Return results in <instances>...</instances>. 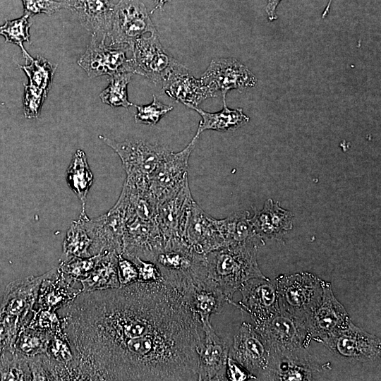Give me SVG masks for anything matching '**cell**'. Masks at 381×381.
<instances>
[{"mask_svg": "<svg viewBox=\"0 0 381 381\" xmlns=\"http://www.w3.org/2000/svg\"><path fill=\"white\" fill-rule=\"evenodd\" d=\"M133 52L135 73L155 83L163 84L172 75L188 71L164 49L157 32L138 38L135 42Z\"/></svg>", "mask_w": 381, "mask_h": 381, "instance_id": "obj_6", "label": "cell"}, {"mask_svg": "<svg viewBox=\"0 0 381 381\" xmlns=\"http://www.w3.org/2000/svg\"><path fill=\"white\" fill-rule=\"evenodd\" d=\"M223 109L217 112H207L198 107L188 106L187 107L196 111L202 117L195 135H200L206 130H213L219 132L234 131L246 124L250 118L246 115L243 109H229L226 100H223Z\"/></svg>", "mask_w": 381, "mask_h": 381, "instance_id": "obj_28", "label": "cell"}, {"mask_svg": "<svg viewBox=\"0 0 381 381\" xmlns=\"http://www.w3.org/2000/svg\"><path fill=\"white\" fill-rule=\"evenodd\" d=\"M238 291L241 300H233L229 303L247 313L254 325L264 322L279 310L274 280L265 276L252 278L244 282Z\"/></svg>", "mask_w": 381, "mask_h": 381, "instance_id": "obj_15", "label": "cell"}, {"mask_svg": "<svg viewBox=\"0 0 381 381\" xmlns=\"http://www.w3.org/2000/svg\"><path fill=\"white\" fill-rule=\"evenodd\" d=\"M68 8L92 35L107 37L109 31L115 5L111 0H66Z\"/></svg>", "mask_w": 381, "mask_h": 381, "instance_id": "obj_25", "label": "cell"}, {"mask_svg": "<svg viewBox=\"0 0 381 381\" xmlns=\"http://www.w3.org/2000/svg\"><path fill=\"white\" fill-rule=\"evenodd\" d=\"M318 342L338 356L351 361H375L381 354L380 339L355 325L352 321L344 329Z\"/></svg>", "mask_w": 381, "mask_h": 381, "instance_id": "obj_9", "label": "cell"}, {"mask_svg": "<svg viewBox=\"0 0 381 381\" xmlns=\"http://www.w3.org/2000/svg\"><path fill=\"white\" fill-rule=\"evenodd\" d=\"M222 224L227 246L241 243L257 236L250 221L249 212L246 210L235 212L223 219Z\"/></svg>", "mask_w": 381, "mask_h": 381, "instance_id": "obj_31", "label": "cell"}, {"mask_svg": "<svg viewBox=\"0 0 381 381\" xmlns=\"http://www.w3.org/2000/svg\"><path fill=\"white\" fill-rule=\"evenodd\" d=\"M169 0H154L155 1V6L151 11V13H152L155 11L159 8H162L165 3H167Z\"/></svg>", "mask_w": 381, "mask_h": 381, "instance_id": "obj_48", "label": "cell"}, {"mask_svg": "<svg viewBox=\"0 0 381 381\" xmlns=\"http://www.w3.org/2000/svg\"><path fill=\"white\" fill-rule=\"evenodd\" d=\"M321 284L322 301L306 320L312 340L318 342L344 329L351 321L343 305L335 297L331 283L321 279Z\"/></svg>", "mask_w": 381, "mask_h": 381, "instance_id": "obj_21", "label": "cell"}, {"mask_svg": "<svg viewBox=\"0 0 381 381\" xmlns=\"http://www.w3.org/2000/svg\"><path fill=\"white\" fill-rule=\"evenodd\" d=\"M254 327L270 350L307 349L312 341L306 321L281 309L270 319Z\"/></svg>", "mask_w": 381, "mask_h": 381, "instance_id": "obj_12", "label": "cell"}, {"mask_svg": "<svg viewBox=\"0 0 381 381\" xmlns=\"http://www.w3.org/2000/svg\"><path fill=\"white\" fill-rule=\"evenodd\" d=\"M29 18L28 15L24 14L19 18L7 20L4 25H0V35L5 37V42L15 44L20 48L26 64L33 59L23 46L24 42H30L29 30L31 23Z\"/></svg>", "mask_w": 381, "mask_h": 381, "instance_id": "obj_36", "label": "cell"}, {"mask_svg": "<svg viewBox=\"0 0 381 381\" xmlns=\"http://www.w3.org/2000/svg\"><path fill=\"white\" fill-rule=\"evenodd\" d=\"M194 201L188 178L177 188L158 202L156 220L164 243L183 240L184 225Z\"/></svg>", "mask_w": 381, "mask_h": 381, "instance_id": "obj_16", "label": "cell"}, {"mask_svg": "<svg viewBox=\"0 0 381 381\" xmlns=\"http://www.w3.org/2000/svg\"><path fill=\"white\" fill-rule=\"evenodd\" d=\"M24 327L52 335L64 329L62 318L56 311L34 308L32 318Z\"/></svg>", "mask_w": 381, "mask_h": 381, "instance_id": "obj_38", "label": "cell"}, {"mask_svg": "<svg viewBox=\"0 0 381 381\" xmlns=\"http://www.w3.org/2000/svg\"><path fill=\"white\" fill-rule=\"evenodd\" d=\"M318 371L317 364L306 348L272 349L264 380H313Z\"/></svg>", "mask_w": 381, "mask_h": 381, "instance_id": "obj_19", "label": "cell"}, {"mask_svg": "<svg viewBox=\"0 0 381 381\" xmlns=\"http://www.w3.org/2000/svg\"><path fill=\"white\" fill-rule=\"evenodd\" d=\"M279 309L306 321L320 305L321 279L308 272L280 274L274 279Z\"/></svg>", "mask_w": 381, "mask_h": 381, "instance_id": "obj_5", "label": "cell"}, {"mask_svg": "<svg viewBox=\"0 0 381 381\" xmlns=\"http://www.w3.org/2000/svg\"><path fill=\"white\" fill-rule=\"evenodd\" d=\"M100 258V254L89 258L74 257L60 261L59 267L66 274L78 282L86 277L93 270Z\"/></svg>", "mask_w": 381, "mask_h": 381, "instance_id": "obj_40", "label": "cell"}, {"mask_svg": "<svg viewBox=\"0 0 381 381\" xmlns=\"http://www.w3.org/2000/svg\"><path fill=\"white\" fill-rule=\"evenodd\" d=\"M106 37L92 35L90 42L84 54L78 61V64L84 69L89 78L121 73H135L132 59L126 57L130 50L127 45H107Z\"/></svg>", "mask_w": 381, "mask_h": 381, "instance_id": "obj_8", "label": "cell"}, {"mask_svg": "<svg viewBox=\"0 0 381 381\" xmlns=\"http://www.w3.org/2000/svg\"><path fill=\"white\" fill-rule=\"evenodd\" d=\"M0 380H32L27 358L15 350L3 351L0 354Z\"/></svg>", "mask_w": 381, "mask_h": 381, "instance_id": "obj_32", "label": "cell"}, {"mask_svg": "<svg viewBox=\"0 0 381 381\" xmlns=\"http://www.w3.org/2000/svg\"><path fill=\"white\" fill-rule=\"evenodd\" d=\"M131 260L135 265L138 272V282L164 283V279L157 265L148 260H144L138 257H134Z\"/></svg>", "mask_w": 381, "mask_h": 381, "instance_id": "obj_44", "label": "cell"}, {"mask_svg": "<svg viewBox=\"0 0 381 381\" xmlns=\"http://www.w3.org/2000/svg\"><path fill=\"white\" fill-rule=\"evenodd\" d=\"M62 310L75 375L93 358L130 339L201 325L182 296L164 283L138 282L82 292Z\"/></svg>", "mask_w": 381, "mask_h": 381, "instance_id": "obj_1", "label": "cell"}, {"mask_svg": "<svg viewBox=\"0 0 381 381\" xmlns=\"http://www.w3.org/2000/svg\"><path fill=\"white\" fill-rule=\"evenodd\" d=\"M92 241L89 236L83 222L80 218L73 221L70 225L63 243L60 261L74 257L89 258L92 255Z\"/></svg>", "mask_w": 381, "mask_h": 381, "instance_id": "obj_30", "label": "cell"}, {"mask_svg": "<svg viewBox=\"0 0 381 381\" xmlns=\"http://www.w3.org/2000/svg\"><path fill=\"white\" fill-rule=\"evenodd\" d=\"M263 208L267 213L275 240L281 238L288 231L292 229L294 215L291 212L282 208L279 202L268 199Z\"/></svg>", "mask_w": 381, "mask_h": 381, "instance_id": "obj_37", "label": "cell"}, {"mask_svg": "<svg viewBox=\"0 0 381 381\" xmlns=\"http://www.w3.org/2000/svg\"><path fill=\"white\" fill-rule=\"evenodd\" d=\"M45 353L53 360L66 365L69 370L73 362V353L64 329L52 335Z\"/></svg>", "mask_w": 381, "mask_h": 381, "instance_id": "obj_39", "label": "cell"}, {"mask_svg": "<svg viewBox=\"0 0 381 381\" xmlns=\"http://www.w3.org/2000/svg\"><path fill=\"white\" fill-rule=\"evenodd\" d=\"M200 80L207 86L214 97L222 95L225 100L231 90L253 87L257 83L255 75L243 64L234 58L212 59Z\"/></svg>", "mask_w": 381, "mask_h": 381, "instance_id": "obj_13", "label": "cell"}, {"mask_svg": "<svg viewBox=\"0 0 381 381\" xmlns=\"http://www.w3.org/2000/svg\"><path fill=\"white\" fill-rule=\"evenodd\" d=\"M199 137L195 135L188 145L179 152H174L169 150L151 176L149 188L157 202L188 178L189 157Z\"/></svg>", "mask_w": 381, "mask_h": 381, "instance_id": "obj_20", "label": "cell"}, {"mask_svg": "<svg viewBox=\"0 0 381 381\" xmlns=\"http://www.w3.org/2000/svg\"><path fill=\"white\" fill-rule=\"evenodd\" d=\"M24 14L30 18L40 13L52 15L63 8H68L65 1L55 0H22Z\"/></svg>", "mask_w": 381, "mask_h": 381, "instance_id": "obj_43", "label": "cell"}, {"mask_svg": "<svg viewBox=\"0 0 381 381\" xmlns=\"http://www.w3.org/2000/svg\"><path fill=\"white\" fill-rule=\"evenodd\" d=\"M183 239L198 253H207L227 246L222 219H217L209 215L195 201L187 216Z\"/></svg>", "mask_w": 381, "mask_h": 381, "instance_id": "obj_14", "label": "cell"}, {"mask_svg": "<svg viewBox=\"0 0 381 381\" xmlns=\"http://www.w3.org/2000/svg\"><path fill=\"white\" fill-rule=\"evenodd\" d=\"M99 138L119 156L126 173L124 183L133 188L150 189L151 176L169 150L141 139L119 142L102 135Z\"/></svg>", "mask_w": 381, "mask_h": 381, "instance_id": "obj_4", "label": "cell"}, {"mask_svg": "<svg viewBox=\"0 0 381 381\" xmlns=\"http://www.w3.org/2000/svg\"><path fill=\"white\" fill-rule=\"evenodd\" d=\"M2 351H3V348H2V346H1V343H0V354H1V353Z\"/></svg>", "mask_w": 381, "mask_h": 381, "instance_id": "obj_49", "label": "cell"}, {"mask_svg": "<svg viewBox=\"0 0 381 381\" xmlns=\"http://www.w3.org/2000/svg\"><path fill=\"white\" fill-rule=\"evenodd\" d=\"M164 243L157 220L145 221L131 217L126 224L121 255L128 260L138 257L154 262L163 249Z\"/></svg>", "mask_w": 381, "mask_h": 381, "instance_id": "obj_17", "label": "cell"}, {"mask_svg": "<svg viewBox=\"0 0 381 381\" xmlns=\"http://www.w3.org/2000/svg\"><path fill=\"white\" fill-rule=\"evenodd\" d=\"M80 218L92 241V255L109 252L121 254L127 222L126 210L119 200L107 213L97 217Z\"/></svg>", "mask_w": 381, "mask_h": 381, "instance_id": "obj_10", "label": "cell"}, {"mask_svg": "<svg viewBox=\"0 0 381 381\" xmlns=\"http://www.w3.org/2000/svg\"><path fill=\"white\" fill-rule=\"evenodd\" d=\"M200 325L130 339L93 358L77 380H198Z\"/></svg>", "mask_w": 381, "mask_h": 381, "instance_id": "obj_2", "label": "cell"}, {"mask_svg": "<svg viewBox=\"0 0 381 381\" xmlns=\"http://www.w3.org/2000/svg\"><path fill=\"white\" fill-rule=\"evenodd\" d=\"M24 115L27 119L38 118L48 92L33 87L29 84H24Z\"/></svg>", "mask_w": 381, "mask_h": 381, "instance_id": "obj_42", "label": "cell"}, {"mask_svg": "<svg viewBox=\"0 0 381 381\" xmlns=\"http://www.w3.org/2000/svg\"><path fill=\"white\" fill-rule=\"evenodd\" d=\"M229 356L253 375L257 380H264L269 366L270 349L254 325L242 322L233 337Z\"/></svg>", "mask_w": 381, "mask_h": 381, "instance_id": "obj_11", "label": "cell"}, {"mask_svg": "<svg viewBox=\"0 0 381 381\" xmlns=\"http://www.w3.org/2000/svg\"><path fill=\"white\" fill-rule=\"evenodd\" d=\"M174 289L198 318L201 326L211 325L210 317L220 313L229 300L214 285L194 279L188 276L183 278Z\"/></svg>", "mask_w": 381, "mask_h": 381, "instance_id": "obj_18", "label": "cell"}, {"mask_svg": "<svg viewBox=\"0 0 381 381\" xmlns=\"http://www.w3.org/2000/svg\"><path fill=\"white\" fill-rule=\"evenodd\" d=\"M226 375L227 380H257L253 375L230 356L227 358Z\"/></svg>", "mask_w": 381, "mask_h": 381, "instance_id": "obj_46", "label": "cell"}, {"mask_svg": "<svg viewBox=\"0 0 381 381\" xmlns=\"http://www.w3.org/2000/svg\"><path fill=\"white\" fill-rule=\"evenodd\" d=\"M137 109L134 119L136 123L155 126L168 112L173 109L171 105L160 102L153 95L152 102L147 105L134 104Z\"/></svg>", "mask_w": 381, "mask_h": 381, "instance_id": "obj_41", "label": "cell"}, {"mask_svg": "<svg viewBox=\"0 0 381 381\" xmlns=\"http://www.w3.org/2000/svg\"><path fill=\"white\" fill-rule=\"evenodd\" d=\"M118 274L120 286L138 282V272L135 265L121 254L118 258Z\"/></svg>", "mask_w": 381, "mask_h": 381, "instance_id": "obj_45", "label": "cell"}, {"mask_svg": "<svg viewBox=\"0 0 381 381\" xmlns=\"http://www.w3.org/2000/svg\"><path fill=\"white\" fill-rule=\"evenodd\" d=\"M265 241L256 236L241 243L230 244L205 253L202 272L206 283L219 289L229 300L244 282L265 275L257 262L258 248Z\"/></svg>", "mask_w": 381, "mask_h": 381, "instance_id": "obj_3", "label": "cell"}, {"mask_svg": "<svg viewBox=\"0 0 381 381\" xmlns=\"http://www.w3.org/2000/svg\"><path fill=\"white\" fill-rule=\"evenodd\" d=\"M157 32L141 1L119 0L114 6L111 26L107 37L110 39V46L124 44L133 51L135 42L138 38Z\"/></svg>", "mask_w": 381, "mask_h": 381, "instance_id": "obj_7", "label": "cell"}, {"mask_svg": "<svg viewBox=\"0 0 381 381\" xmlns=\"http://www.w3.org/2000/svg\"><path fill=\"white\" fill-rule=\"evenodd\" d=\"M119 255L116 252L100 253V258L88 275L78 281L82 292L120 287L118 274Z\"/></svg>", "mask_w": 381, "mask_h": 381, "instance_id": "obj_27", "label": "cell"}, {"mask_svg": "<svg viewBox=\"0 0 381 381\" xmlns=\"http://www.w3.org/2000/svg\"><path fill=\"white\" fill-rule=\"evenodd\" d=\"M44 274L17 279L7 285L0 306V314L18 319L22 327L33 315V307Z\"/></svg>", "mask_w": 381, "mask_h": 381, "instance_id": "obj_23", "label": "cell"}, {"mask_svg": "<svg viewBox=\"0 0 381 381\" xmlns=\"http://www.w3.org/2000/svg\"><path fill=\"white\" fill-rule=\"evenodd\" d=\"M204 337L198 349V380H227L226 363L230 345L215 332L211 325L202 326Z\"/></svg>", "mask_w": 381, "mask_h": 381, "instance_id": "obj_22", "label": "cell"}, {"mask_svg": "<svg viewBox=\"0 0 381 381\" xmlns=\"http://www.w3.org/2000/svg\"><path fill=\"white\" fill-rule=\"evenodd\" d=\"M52 334L29 327L20 329L14 349L25 357L45 353Z\"/></svg>", "mask_w": 381, "mask_h": 381, "instance_id": "obj_35", "label": "cell"}, {"mask_svg": "<svg viewBox=\"0 0 381 381\" xmlns=\"http://www.w3.org/2000/svg\"><path fill=\"white\" fill-rule=\"evenodd\" d=\"M66 179L68 187L80 200L82 207L79 217L87 218L85 212L86 199L94 176L83 150H78L73 154L66 169Z\"/></svg>", "mask_w": 381, "mask_h": 381, "instance_id": "obj_29", "label": "cell"}, {"mask_svg": "<svg viewBox=\"0 0 381 381\" xmlns=\"http://www.w3.org/2000/svg\"><path fill=\"white\" fill-rule=\"evenodd\" d=\"M165 93L181 102L186 107H198L202 102L214 95L200 79H196L188 72L172 75L163 83Z\"/></svg>", "mask_w": 381, "mask_h": 381, "instance_id": "obj_26", "label": "cell"}, {"mask_svg": "<svg viewBox=\"0 0 381 381\" xmlns=\"http://www.w3.org/2000/svg\"><path fill=\"white\" fill-rule=\"evenodd\" d=\"M132 73H121L111 75L108 86L101 92L102 102L112 107H123L126 109L134 104L128 101L127 87L130 83Z\"/></svg>", "mask_w": 381, "mask_h": 381, "instance_id": "obj_34", "label": "cell"}, {"mask_svg": "<svg viewBox=\"0 0 381 381\" xmlns=\"http://www.w3.org/2000/svg\"><path fill=\"white\" fill-rule=\"evenodd\" d=\"M282 0H267L265 12L268 20L271 22L277 19V8Z\"/></svg>", "mask_w": 381, "mask_h": 381, "instance_id": "obj_47", "label": "cell"}, {"mask_svg": "<svg viewBox=\"0 0 381 381\" xmlns=\"http://www.w3.org/2000/svg\"><path fill=\"white\" fill-rule=\"evenodd\" d=\"M29 63L20 66L28 76L29 82L28 84L48 92L52 84L56 66L40 55H37Z\"/></svg>", "mask_w": 381, "mask_h": 381, "instance_id": "obj_33", "label": "cell"}, {"mask_svg": "<svg viewBox=\"0 0 381 381\" xmlns=\"http://www.w3.org/2000/svg\"><path fill=\"white\" fill-rule=\"evenodd\" d=\"M77 280L64 273L59 267L44 273L34 309L57 311L66 307L82 293Z\"/></svg>", "mask_w": 381, "mask_h": 381, "instance_id": "obj_24", "label": "cell"}]
</instances>
